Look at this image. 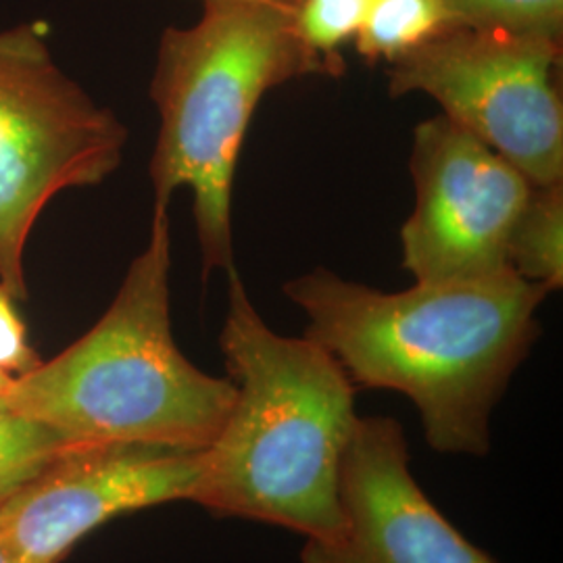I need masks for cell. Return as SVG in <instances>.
Instances as JSON below:
<instances>
[{"mask_svg": "<svg viewBox=\"0 0 563 563\" xmlns=\"http://www.w3.org/2000/svg\"><path fill=\"white\" fill-rule=\"evenodd\" d=\"M305 336L363 388L409 397L439 453L490 451V416L541 334L549 290L514 269L476 280L416 282L384 292L316 267L284 284Z\"/></svg>", "mask_w": 563, "mask_h": 563, "instance_id": "obj_1", "label": "cell"}, {"mask_svg": "<svg viewBox=\"0 0 563 563\" xmlns=\"http://www.w3.org/2000/svg\"><path fill=\"white\" fill-rule=\"evenodd\" d=\"M220 334L236 397L201 453L192 504L330 541L344 526L341 470L355 423V384L323 346L274 332L228 274Z\"/></svg>", "mask_w": 563, "mask_h": 563, "instance_id": "obj_2", "label": "cell"}, {"mask_svg": "<svg viewBox=\"0 0 563 563\" xmlns=\"http://www.w3.org/2000/svg\"><path fill=\"white\" fill-rule=\"evenodd\" d=\"M169 274V209L153 207L148 242L101 320L57 357L15 378L4 402L69 446L207 449L232 409L236 386L181 355L172 332Z\"/></svg>", "mask_w": 563, "mask_h": 563, "instance_id": "obj_3", "label": "cell"}, {"mask_svg": "<svg viewBox=\"0 0 563 563\" xmlns=\"http://www.w3.org/2000/svg\"><path fill=\"white\" fill-rule=\"evenodd\" d=\"M201 20L163 32L151 80L159 136L148 165L157 209L192 192L202 278L234 272L232 192L242 142L263 97L286 81L339 74L311 53L295 2L202 0Z\"/></svg>", "mask_w": 563, "mask_h": 563, "instance_id": "obj_4", "label": "cell"}, {"mask_svg": "<svg viewBox=\"0 0 563 563\" xmlns=\"http://www.w3.org/2000/svg\"><path fill=\"white\" fill-rule=\"evenodd\" d=\"M128 130L53 57L46 30H0V284L27 299L25 246L60 192L99 186L123 162Z\"/></svg>", "mask_w": 563, "mask_h": 563, "instance_id": "obj_5", "label": "cell"}, {"mask_svg": "<svg viewBox=\"0 0 563 563\" xmlns=\"http://www.w3.org/2000/svg\"><path fill=\"white\" fill-rule=\"evenodd\" d=\"M562 42L453 25L393 60V97L422 92L532 184L563 181Z\"/></svg>", "mask_w": 563, "mask_h": 563, "instance_id": "obj_6", "label": "cell"}, {"mask_svg": "<svg viewBox=\"0 0 563 563\" xmlns=\"http://www.w3.org/2000/svg\"><path fill=\"white\" fill-rule=\"evenodd\" d=\"M409 169L416 207L402 223V267L416 282L476 280L511 269L507 246L532 181L462 125L418 123Z\"/></svg>", "mask_w": 563, "mask_h": 563, "instance_id": "obj_7", "label": "cell"}, {"mask_svg": "<svg viewBox=\"0 0 563 563\" xmlns=\"http://www.w3.org/2000/svg\"><path fill=\"white\" fill-rule=\"evenodd\" d=\"M202 451L155 444L67 446L0 505V537L25 563H59L118 516L190 501Z\"/></svg>", "mask_w": 563, "mask_h": 563, "instance_id": "obj_8", "label": "cell"}, {"mask_svg": "<svg viewBox=\"0 0 563 563\" xmlns=\"http://www.w3.org/2000/svg\"><path fill=\"white\" fill-rule=\"evenodd\" d=\"M409 463L401 423L360 418L342 460L341 534L305 541L301 563H497L426 497Z\"/></svg>", "mask_w": 563, "mask_h": 563, "instance_id": "obj_9", "label": "cell"}, {"mask_svg": "<svg viewBox=\"0 0 563 563\" xmlns=\"http://www.w3.org/2000/svg\"><path fill=\"white\" fill-rule=\"evenodd\" d=\"M507 263L523 280L549 292L563 284V181L534 184L514 225Z\"/></svg>", "mask_w": 563, "mask_h": 563, "instance_id": "obj_10", "label": "cell"}, {"mask_svg": "<svg viewBox=\"0 0 563 563\" xmlns=\"http://www.w3.org/2000/svg\"><path fill=\"white\" fill-rule=\"evenodd\" d=\"M453 25L441 0H374L355 44L365 59L393 63Z\"/></svg>", "mask_w": 563, "mask_h": 563, "instance_id": "obj_11", "label": "cell"}, {"mask_svg": "<svg viewBox=\"0 0 563 563\" xmlns=\"http://www.w3.org/2000/svg\"><path fill=\"white\" fill-rule=\"evenodd\" d=\"M67 446L55 430L0 401V505Z\"/></svg>", "mask_w": 563, "mask_h": 563, "instance_id": "obj_12", "label": "cell"}, {"mask_svg": "<svg viewBox=\"0 0 563 563\" xmlns=\"http://www.w3.org/2000/svg\"><path fill=\"white\" fill-rule=\"evenodd\" d=\"M455 25L562 42L563 0H441Z\"/></svg>", "mask_w": 563, "mask_h": 563, "instance_id": "obj_13", "label": "cell"}, {"mask_svg": "<svg viewBox=\"0 0 563 563\" xmlns=\"http://www.w3.org/2000/svg\"><path fill=\"white\" fill-rule=\"evenodd\" d=\"M372 2L374 0H297V32L311 53L339 69V51L357 38Z\"/></svg>", "mask_w": 563, "mask_h": 563, "instance_id": "obj_14", "label": "cell"}, {"mask_svg": "<svg viewBox=\"0 0 563 563\" xmlns=\"http://www.w3.org/2000/svg\"><path fill=\"white\" fill-rule=\"evenodd\" d=\"M18 299L0 284V372L20 378L41 365V355L27 341V328L18 311Z\"/></svg>", "mask_w": 563, "mask_h": 563, "instance_id": "obj_15", "label": "cell"}, {"mask_svg": "<svg viewBox=\"0 0 563 563\" xmlns=\"http://www.w3.org/2000/svg\"><path fill=\"white\" fill-rule=\"evenodd\" d=\"M0 563H25L2 537H0Z\"/></svg>", "mask_w": 563, "mask_h": 563, "instance_id": "obj_16", "label": "cell"}, {"mask_svg": "<svg viewBox=\"0 0 563 563\" xmlns=\"http://www.w3.org/2000/svg\"><path fill=\"white\" fill-rule=\"evenodd\" d=\"M13 380H15V378H11V376H7V374L0 372V401H4V397H7V393H9Z\"/></svg>", "mask_w": 563, "mask_h": 563, "instance_id": "obj_17", "label": "cell"}, {"mask_svg": "<svg viewBox=\"0 0 563 563\" xmlns=\"http://www.w3.org/2000/svg\"><path fill=\"white\" fill-rule=\"evenodd\" d=\"M263 2H297V0H263Z\"/></svg>", "mask_w": 563, "mask_h": 563, "instance_id": "obj_18", "label": "cell"}]
</instances>
